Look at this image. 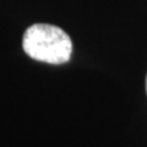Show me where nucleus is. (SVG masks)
<instances>
[{"label":"nucleus","mask_w":147,"mask_h":147,"mask_svg":"<svg viewBox=\"0 0 147 147\" xmlns=\"http://www.w3.org/2000/svg\"><path fill=\"white\" fill-rule=\"evenodd\" d=\"M22 47L30 58L48 64L66 63L72 52V43L66 32L48 24L28 27L24 34Z\"/></svg>","instance_id":"nucleus-1"},{"label":"nucleus","mask_w":147,"mask_h":147,"mask_svg":"<svg viewBox=\"0 0 147 147\" xmlns=\"http://www.w3.org/2000/svg\"><path fill=\"white\" fill-rule=\"evenodd\" d=\"M146 92H147V76H146Z\"/></svg>","instance_id":"nucleus-2"}]
</instances>
